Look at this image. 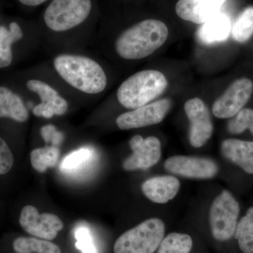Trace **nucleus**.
<instances>
[{"label":"nucleus","mask_w":253,"mask_h":253,"mask_svg":"<svg viewBox=\"0 0 253 253\" xmlns=\"http://www.w3.org/2000/svg\"><path fill=\"white\" fill-rule=\"evenodd\" d=\"M33 114L37 117L51 118L54 116V111L49 104L41 102L33 109Z\"/></svg>","instance_id":"obj_30"},{"label":"nucleus","mask_w":253,"mask_h":253,"mask_svg":"<svg viewBox=\"0 0 253 253\" xmlns=\"http://www.w3.org/2000/svg\"><path fill=\"white\" fill-rule=\"evenodd\" d=\"M164 167L172 174L194 179H211L218 172L212 160L194 156H172L166 160Z\"/></svg>","instance_id":"obj_12"},{"label":"nucleus","mask_w":253,"mask_h":253,"mask_svg":"<svg viewBox=\"0 0 253 253\" xmlns=\"http://www.w3.org/2000/svg\"><path fill=\"white\" fill-rule=\"evenodd\" d=\"M164 223L158 218L146 219L123 233L116 240L114 253H155L164 239Z\"/></svg>","instance_id":"obj_4"},{"label":"nucleus","mask_w":253,"mask_h":253,"mask_svg":"<svg viewBox=\"0 0 253 253\" xmlns=\"http://www.w3.org/2000/svg\"><path fill=\"white\" fill-rule=\"evenodd\" d=\"M253 92V83L249 78L236 80L226 89L212 106L216 117L224 119L234 117L249 102Z\"/></svg>","instance_id":"obj_7"},{"label":"nucleus","mask_w":253,"mask_h":253,"mask_svg":"<svg viewBox=\"0 0 253 253\" xmlns=\"http://www.w3.org/2000/svg\"><path fill=\"white\" fill-rule=\"evenodd\" d=\"M75 237L77 240L76 246L83 253H96L90 231L86 227L78 228L75 232Z\"/></svg>","instance_id":"obj_27"},{"label":"nucleus","mask_w":253,"mask_h":253,"mask_svg":"<svg viewBox=\"0 0 253 253\" xmlns=\"http://www.w3.org/2000/svg\"><path fill=\"white\" fill-rule=\"evenodd\" d=\"M231 36L238 42L249 41L253 34V7L244 10L231 27Z\"/></svg>","instance_id":"obj_24"},{"label":"nucleus","mask_w":253,"mask_h":253,"mask_svg":"<svg viewBox=\"0 0 253 253\" xmlns=\"http://www.w3.org/2000/svg\"><path fill=\"white\" fill-rule=\"evenodd\" d=\"M42 137L43 138L46 144L50 143L51 146L59 147L63 142V134L61 131H58L56 126L52 125H46L43 126L41 129Z\"/></svg>","instance_id":"obj_29"},{"label":"nucleus","mask_w":253,"mask_h":253,"mask_svg":"<svg viewBox=\"0 0 253 253\" xmlns=\"http://www.w3.org/2000/svg\"><path fill=\"white\" fill-rule=\"evenodd\" d=\"M193 240L185 234L173 232L164 237L157 250V253H190Z\"/></svg>","instance_id":"obj_23"},{"label":"nucleus","mask_w":253,"mask_h":253,"mask_svg":"<svg viewBox=\"0 0 253 253\" xmlns=\"http://www.w3.org/2000/svg\"><path fill=\"white\" fill-rule=\"evenodd\" d=\"M92 157V151L87 148H81L63 158L59 168L63 172H72L84 166Z\"/></svg>","instance_id":"obj_25"},{"label":"nucleus","mask_w":253,"mask_h":253,"mask_svg":"<svg viewBox=\"0 0 253 253\" xmlns=\"http://www.w3.org/2000/svg\"><path fill=\"white\" fill-rule=\"evenodd\" d=\"M23 32L18 23L12 22L9 30L0 26V68L7 67L12 61L11 45L22 38Z\"/></svg>","instance_id":"obj_19"},{"label":"nucleus","mask_w":253,"mask_h":253,"mask_svg":"<svg viewBox=\"0 0 253 253\" xmlns=\"http://www.w3.org/2000/svg\"><path fill=\"white\" fill-rule=\"evenodd\" d=\"M129 144L133 153L123 163L125 170H145L159 162L161 144L157 137L149 136L144 139L140 135H135L131 138Z\"/></svg>","instance_id":"obj_11"},{"label":"nucleus","mask_w":253,"mask_h":253,"mask_svg":"<svg viewBox=\"0 0 253 253\" xmlns=\"http://www.w3.org/2000/svg\"><path fill=\"white\" fill-rule=\"evenodd\" d=\"M180 189L179 179L173 176H158L143 183L141 191L155 204H167L174 199Z\"/></svg>","instance_id":"obj_14"},{"label":"nucleus","mask_w":253,"mask_h":253,"mask_svg":"<svg viewBox=\"0 0 253 253\" xmlns=\"http://www.w3.org/2000/svg\"><path fill=\"white\" fill-rule=\"evenodd\" d=\"M171 105L170 99L158 100L120 115L116 119V124L123 130L157 125L166 118Z\"/></svg>","instance_id":"obj_9"},{"label":"nucleus","mask_w":253,"mask_h":253,"mask_svg":"<svg viewBox=\"0 0 253 253\" xmlns=\"http://www.w3.org/2000/svg\"><path fill=\"white\" fill-rule=\"evenodd\" d=\"M91 8V0H53L44 13V21L52 31H68L84 22Z\"/></svg>","instance_id":"obj_5"},{"label":"nucleus","mask_w":253,"mask_h":253,"mask_svg":"<svg viewBox=\"0 0 253 253\" xmlns=\"http://www.w3.org/2000/svg\"><path fill=\"white\" fill-rule=\"evenodd\" d=\"M169 35L166 23L148 19L123 32L116 41V49L123 59H144L161 48Z\"/></svg>","instance_id":"obj_1"},{"label":"nucleus","mask_w":253,"mask_h":253,"mask_svg":"<svg viewBox=\"0 0 253 253\" xmlns=\"http://www.w3.org/2000/svg\"><path fill=\"white\" fill-rule=\"evenodd\" d=\"M27 87L29 90L38 94L42 102L49 104L54 109L55 115L61 116L67 111V101L60 96L57 91L44 82L31 80L27 83Z\"/></svg>","instance_id":"obj_18"},{"label":"nucleus","mask_w":253,"mask_h":253,"mask_svg":"<svg viewBox=\"0 0 253 253\" xmlns=\"http://www.w3.org/2000/svg\"><path fill=\"white\" fill-rule=\"evenodd\" d=\"M28 111L19 96L8 88L0 86V118H9L17 122H26Z\"/></svg>","instance_id":"obj_17"},{"label":"nucleus","mask_w":253,"mask_h":253,"mask_svg":"<svg viewBox=\"0 0 253 253\" xmlns=\"http://www.w3.org/2000/svg\"><path fill=\"white\" fill-rule=\"evenodd\" d=\"M47 0H19L20 2L26 6H38L44 3Z\"/></svg>","instance_id":"obj_31"},{"label":"nucleus","mask_w":253,"mask_h":253,"mask_svg":"<svg viewBox=\"0 0 253 253\" xmlns=\"http://www.w3.org/2000/svg\"><path fill=\"white\" fill-rule=\"evenodd\" d=\"M226 0H179L176 14L184 21L203 24L218 12Z\"/></svg>","instance_id":"obj_13"},{"label":"nucleus","mask_w":253,"mask_h":253,"mask_svg":"<svg viewBox=\"0 0 253 253\" xmlns=\"http://www.w3.org/2000/svg\"><path fill=\"white\" fill-rule=\"evenodd\" d=\"M14 165V156L6 141L0 137V175L11 170Z\"/></svg>","instance_id":"obj_28"},{"label":"nucleus","mask_w":253,"mask_h":253,"mask_svg":"<svg viewBox=\"0 0 253 253\" xmlns=\"http://www.w3.org/2000/svg\"><path fill=\"white\" fill-rule=\"evenodd\" d=\"M60 150L57 146H46L33 150L31 162L37 172L44 173L49 168L54 167L59 158Z\"/></svg>","instance_id":"obj_21"},{"label":"nucleus","mask_w":253,"mask_h":253,"mask_svg":"<svg viewBox=\"0 0 253 253\" xmlns=\"http://www.w3.org/2000/svg\"><path fill=\"white\" fill-rule=\"evenodd\" d=\"M13 247L17 253H61L57 245L36 238H18L15 240Z\"/></svg>","instance_id":"obj_20"},{"label":"nucleus","mask_w":253,"mask_h":253,"mask_svg":"<svg viewBox=\"0 0 253 253\" xmlns=\"http://www.w3.org/2000/svg\"><path fill=\"white\" fill-rule=\"evenodd\" d=\"M59 76L78 90L87 94L104 91L107 78L103 68L94 60L78 55H59L54 61Z\"/></svg>","instance_id":"obj_2"},{"label":"nucleus","mask_w":253,"mask_h":253,"mask_svg":"<svg viewBox=\"0 0 253 253\" xmlns=\"http://www.w3.org/2000/svg\"><path fill=\"white\" fill-rule=\"evenodd\" d=\"M168 84L166 76L160 71H140L123 82L118 89V99L126 109H136L159 97Z\"/></svg>","instance_id":"obj_3"},{"label":"nucleus","mask_w":253,"mask_h":253,"mask_svg":"<svg viewBox=\"0 0 253 253\" xmlns=\"http://www.w3.org/2000/svg\"><path fill=\"white\" fill-rule=\"evenodd\" d=\"M19 222L26 232L39 239L51 241L63 229V223L52 213L38 212L34 206H26L21 210Z\"/></svg>","instance_id":"obj_8"},{"label":"nucleus","mask_w":253,"mask_h":253,"mask_svg":"<svg viewBox=\"0 0 253 253\" xmlns=\"http://www.w3.org/2000/svg\"><path fill=\"white\" fill-rule=\"evenodd\" d=\"M234 236L243 253H253V207L238 223Z\"/></svg>","instance_id":"obj_22"},{"label":"nucleus","mask_w":253,"mask_h":253,"mask_svg":"<svg viewBox=\"0 0 253 253\" xmlns=\"http://www.w3.org/2000/svg\"><path fill=\"white\" fill-rule=\"evenodd\" d=\"M184 111L190 121V144L194 148L201 147L212 135L213 124L209 110L202 99L196 97L186 101Z\"/></svg>","instance_id":"obj_10"},{"label":"nucleus","mask_w":253,"mask_h":253,"mask_svg":"<svg viewBox=\"0 0 253 253\" xmlns=\"http://www.w3.org/2000/svg\"><path fill=\"white\" fill-rule=\"evenodd\" d=\"M231 27L232 25L229 16L219 11L199 28L196 33L198 41L204 45H213L223 42L229 38Z\"/></svg>","instance_id":"obj_15"},{"label":"nucleus","mask_w":253,"mask_h":253,"mask_svg":"<svg viewBox=\"0 0 253 253\" xmlns=\"http://www.w3.org/2000/svg\"><path fill=\"white\" fill-rule=\"evenodd\" d=\"M231 134H238L250 129L253 135V110L243 109L231 120L227 126Z\"/></svg>","instance_id":"obj_26"},{"label":"nucleus","mask_w":253,"mask_h":253,"mask_svg":"<svg viewBox=\"0 0 253 253\" xmlns=\"http://www.w3.org/2000/svg\"><path fill=\"white\" fill-rule=\"evenodd\" d=\"M221 153L249 174H253V141L229 139L223 141Z\"/></svg>","instance_id":"obj_16"},{"label":"nucleus","mask_w":253,"mask_h":253,"mask_svg":"<svg viewBox=\"0 0 253 253\" xmlns=\"http://www.w3.org/2000/svg\"><path fill=\"white\" fill-rule=\"evenodd\" d=\"M239 212V203L228 191H222L214 200L210 211L209 221L214 239L225 241L234 236Z\"/></svg>","instance_id":"obj_6"}]
</instances>
